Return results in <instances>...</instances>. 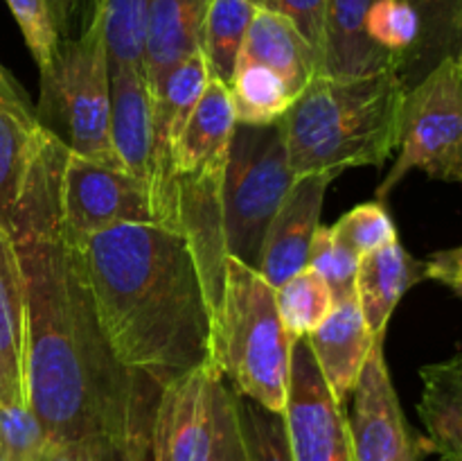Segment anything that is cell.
Returning <instances> with one entry per match:
<instances>
[{
	"label": "cell",
	"mask_w": 462,
	"mask_h": 461,
	"mask_svg": "<svg viewBox=\"0 0 462 461\" xmlns=\"http://www.w3.org/2000/svg\"><path fill=\"white\" fill-rule=\"evenodd\" d=\"M63 149L48 129L9 226L25 285L27 407L50 443L116 446L147 459L158 389L117 362L99 324L59 211Z\"/></svg>",
	"instance_id": "6da1fadb"
},
{
	"label": "cell",
	"mask_w": 462,
	"mask_h": 461,
	"mask_svg": "<svg viewBox=\"0 0 462 461\" xmlns=\"http://www.w3.org/2000/svg\"><path fill=\"white\" fill-rule=\"evenodd\" d=\"M72 242L108 346L125 369L161 391L210 360V307L176 226L120 224Z\"/></svg>",
	"instance_id": "7a4b0ae2"
},
{
	"label": "cell",
	"mask_w": 462,
	"mask_h": 461,
	"mask_svg": "<svg viewBox=\"0 0 462 461\" xmlns=\"http://www.w3.org/2000/svg\"><path fill=\"white\" fill-rule=\"evenodd\" d=\"M404 99L397 68L356 80L316 75L282 118L293 176L382 167L400 147Z\"/></svg>",
	"instance_id": "3957f363"
},
{
	"label": "cell",
	"mask_w": 462,
	"mask_h": 461,
	"mask_svg": "<svg viewBox=\"0 0 462 461\" xmlns=\"http://www.w3.org/2000/svg\"><path fill=\"white\" fill-rule=\"evenodd\" d=\"M275 287L246 262L228 258L224 296L210 324V362L235 393L282 414L291 351Z\"/></svg>",
	"instance_id": "277c9868"
},
{
	"label": "cell",
	"mask_w": 462,
	"mask_h": 461,
	"mask_svg": "<svg viewBox=\"0 0 462 461\" xmlns=\"http://www.w3.org/2000/svg\"><path fill=\"white\" fill-rule=\"evenodd\" d=\"M34 113L70 152L122 167L111 143L106 41L99 12L90 5L79 36L61 41L52 66L41 72V102Z\"/></svg>",
	"instance_id": "5b68a950"
},
{
	"label": "cell",
	"mask_w": 462,
	"mask_h": 461,
	"mask_svg": "<svg viewBox=\"0 0 462 461\" xmlns=\"http://www.w3.org/2000/svg\"><path fill=\"white\" fill-rule=\"evenodd\" d=\"M293 179L282 120L266 127H235L221 188L230 256L257 265L269 221Z\"/></svg>",
	"instance_id": "8992f818"
},
{
	"label": "cell",
	"mask_w": 462,
	"mask_h": 461,
	"mask_svg": "<svg viewBox=\"0 0 462 461\" xmlns=\"http://www.w3.org/2000/svg\"><path fill=\"white\" fill-rule=\"evenodd\" d=\"M415 170L447 183L462 181V54L445 57L406 90L397 158L377 185V202Z\"/></svg>",
	"instance_id": "52a82bcc"
},
{
	"label": "cell",
	"mask_w": 462,
	"mask_h": 461,
	"mask_svg": "<svg viewBox=\"0 0 462 461\" xmlns=\"http://www.w3.org/2000/svg\"><path fill=\"white\" fill-rule=\"evenodd\" d=\"M59 211L72 240L120 224L162 221L147 185L122 167L104 165L68 147L59 174Z\"/></svg>",
	"instance_id": "ba28073f"
},
{
	"label": "cell",
	"mask_w": 462,
	"mask_h": 461,
	"mask_svg": "<svg viewBox=\"0 0 462 461\" xmlns=\"http://www.w3.org/2000/svg\"><path fill=\"white\" fill-rule=\"evenodd\" d=\"M282 416L293 461H355L343 402L325 384L305 339L293 342Z\"/></svg>",
	"instance_id": "9c48e42d"
},
{
	"label": "cell",
	"mask_w": 462,
	"mask_h": 461,
	"mask_svg": "<svg viewBox=\"0 0 462 461\" xmlns=\"http://www.w3.org/2000/svg\"><path fill=\"white\" fill-rule=\"evenodd\" d=\"M221 373L210 360L158 391L149 455L152 461H208L215 441V391Z\"/></svg>",
	"instance_id": "30bf717a"
},
{
	"label": "cell",
	"mask_w": 462,
	"mask_h": 461,
	"mask_svg": "<svg viewBox=\"0 0 462 461\" xmlns=\"http://www.w3.org/2000/svg\"><path fill=\"white\" fill-rule=\"evenodd\" d=\"M224 172L226 167H210L192 174H176L171 199L174 226L183 235L197 265L203 294L210 307V324L224 296L226 267L230 258L221 202Z\"/></svg>",
	"instance_id": "8fae6325"
},
{
	"label": "cell",
	"mask_w": 462,
	"mask_h": 461,
	"mask_svg": "<svg viewBox=\"0 0 462 461\" xmlns=\"http://www.w3.org/2000/svg\"><path fill=\"white\" fill-rule=\"evenodd\" d=\"M355 414L347 419L355 461H400L413 429L402 414L383 357V339H374L355 389Z\"/></svg>",
	"instance_id": "7c38bea8"
},
{
	"label": "cell",
	"mask_w": 462,
	"mask_h": 461,
	"mask_svg": "<svg viewBox=\"0 0 462 461\" xmlns=\"http://www.w3.org/2000/svg\"><path fill=\"white\" fill-rule=\"evenodd\" d=\"M334 179L337 176L329 172L296 176L273 220L269 221L255 269L273 287H280L284 280L307 267L311 240L320 226L325 193Z\"/></svg>",
	"instance_id": "4fadbf2b"
},
{
	"label": "cell",
	"mask_w": 462,
	"mask_h": 461,
	"mask_svg": "<svg viewBox=\"0 0 462 461\" xmlns=\"http://www.w3.org/2000/svg\"><path fill=\"white\" fill-rule=\"evenodd\" d=\"M108 75H111L113 152L131 176L147 185L153 202H156L158 167L152 93H149L143 71L120 66L108 68ZM158 212H161V208H158Z\"/></svg>",
	"instance_id": "5bb4252c"
},
{
	"label": "cell",
	"mask_w": 462,
	"mask_h": 461,
	"mask_svg": "<svg viewBox=\"0 0 462 461\" xmlns=\"http://www.w3.org/2000/svg\"><path fill=\"white\" fill-rule=\"evenodd\" d=\"M374 339L365 325L355 292L334 301L328 319L305 337L329 391L346 405Z\"/></svg>",
	"instance_id": "9a60e30c"
},
{
	"label": "cell",
	"mask_w": 462,
	"mask_h": 461,
	"mask_svg": "<svg viewBox=\"0 0 462 461\" xmlns=\"http://www.w3.org/2000/svg\"><path fill=\"white\" fill-rule=\"evenodd\" d=\"M374 0H328L319 50V75L356 80L397 68L395 59L365 34V18Z\"/></svg>",
	"instance_id": "2e32d148"
},
{
	"label": "cell",
	"mask_w": 462,
	"mask_h": 461,
	"mask_svg": "<svg viewBox=\"0 0 462 461\" xmlns=\"http://www.w3.org/2000/svg\"><path fill=\"white\" fill-rule=\"evenodd\" d=\"M208 0H147L143 75L149 93H156L167 72L201 50Z\"/></svg>",
	"instance_id": "e0dca14e"
},
{
	"label": "cell",
	"mask_w": 462,
	"mask_h": 461,
	"mask_svg": "<svg viewBox=\"0 0 462 461\" xmlns=\"http://www.w3.org/2000/svg\"><path fill=\"white\" fill-rule=\"evenodd\" d=\"M239 61L260 63L273 71L287 84L293 98H298L319 75V57L298 27L280 12L257 5L239 50Z\"/></svg>",
	"instance_id": "ac0fdd59"
},
{
	"label": "cell",
	"mask_w": 462,
	"mask_h": 461,
	"mask_svg": "<svg viewBox=\"0 0 462 461\" xmlns=\"http://www.w3.org/2000/svg\"><path fill=\"white\" fill-rule=\"evenodd\" d=\"M45 129L25 93L0 89V226L9 230Z\"/></svg>",
	"instance_id": "d6986e66"
},
{
	"label": "cell",
	"mask_w": 462,
	"mask_h": 461,
	"mask_svg": "<svg viewBox=\"0 0 462 461\" xmlns=\"http://www.w3.org/2000/svg\"><path fill=\"white\" fill-rule=\"evenodd\" d=\"M420 280H424V260L411 256L400 240L359 258L355 296L373 337H386L397 303Z\"/></svg>",
	"instance_id": "ffe728a7"
},
{
	"label": "cell",
	"mask_w": 462,
	"mask_h": 461,
	"mask_svg": "<svg viewBox=\"0 0 462 461\" xmlns=\"http://www.w3.org/2000/svg\"><path fill=\"white\" fill-rule=\"evenodd\" d=\"M27 405L25 285L12 233L0 226V407Z\"/></svg>",
	"instance_id": "44dd1931"
},
{
	"label": "cell",
	"mask_w": 462,
	"mask_h": 461,
	"mask_svg": "<svg viewBox=\"0 0 462 461\" xmlns=\"http://www.w3.org/2000/svg\"><path fill=\"white\" fill-rule=\"evenodd\" d=\"M235 127L237 120H235L228 89L219 80L210 77V84L203 90L201 99L171 149V176L226 167Z\"/></svg>",
	"instance_id": "7402d4cb"
},
{
	"label": "cell",
	"mask_w": 462,
	"mask_h": 461,
	"mask_svg": "<svg viewBox=\"0 0 462 461\" xmlns=\"http://www.w3.org/2000/svg\"><path fill=\"white\" fill-rule=\"evenodd\" d=\"M422 398L420 419L427 428L422 447L438 452L445 461H462V355L420 369Z\"/></svg>",
	"instance_id": "603a6c76"
},
{
	"label": "cell",
	"mask_w": 462,
	"mask_h": 461,
	"mask_svg": "<svg viewBox=\"0 0 462 461\" xmlns=\"http://www.w3.org/2000/svg\"><path fill=\"white\" fill-rule=\"evenodd\" d=\"M406 3L420 18L418 43L400 68V77L409 90L442 59L460 54L462 0H406Z\"/></svg>",
	"instance_id": "cb8c5ba5"
},
{
	"label": "cell",
	"mask_w": 462,
	"mask_h": 461,
	"mask_svg": "<svg viewBox=\"0 0 462 461\" xmlns=\"http://www.w3.org/2000/svg\"><path fill=\"white\" fill-rule=\"evenodd\" d=\"M226 89L233 102L235 120L248 127L275 125L287 116L296 99L287 84L260 63L239 61Z\"/></svg>",
	"instance_id": "d4e9b609"
},
{
	"label": "cell",
	"mask_w": 462,
	"mask_h": 461,
	"mask_svg": "<svg viewBox=\"0 0 462 461\" xmlns=\"http://www.w3.org/2000/svg\"><path fill=\"white\" fill-rule=\"evenodd\" d=\"M255 14L253 0H208L203 16L201 52L210 75L228 86L237 66L239 50Z\"/></svg>",
	"instance_id": "484cf974"
},
{
	"label": "cell",
	"mask_w": 462,
	"mask_h": 461,
	"mask_svg": "<svg viewBox=\"0 0 462 461\" xmlns=\"http://www.w3.org/2000/svg\"><path fill=\"white\" fill-rule=\"evenodd\" d=\"M275 306L287 333L293 339H305L328 319L334 307V294L311 267H305L275 287Z\"/></svg>",
	"instance_id": "4316f807"
},
{
	"label": "cell",
	"mask_w": 462,
	"mask_h": 461,
	"mask_svg": "<svg viewBox=\"0 0 462 461\" xmlns=\"http://www.w3.org/2000/svg\"><path fill=\"white\" fill-rule=\"evenodd\" d=\"M235 405L246 461H293L287 423L280 411L266 409L239 393H235Z\"/></svg>",
	"instance_id": "83f0119b"
},
{
	"label": "cell",
	"mask_w": 462,
	"mask_h": 461,
	"mask_svg": "<svg viewBox=\"0 0 462 461\" xmlns=\"http://www.w3.org/2000/svg\"><path fill=\"white\" fill-rule=\"evenodd\" d=\"M365 34L379 50L395 59L400 72L418 43L420 18L406 0H374L365 18Z\"/></svg>",
	"instance_id": "f1b7e54d"
},
{
	"label": "cell",
	"mask_w": 462,
	"mask_h": 461,
	"mask_svg": "<svg viewBox=\"0 0 462 461\" xmlns=\"http://www.w3.org/2000/svg\"><path fill=\"white\" fill-rule=\"evenodd\" d=\"M329 229L359 258L397 240V226L383 202L359 203Z\"/></svg>",
	"instance_id": "f546056e"
},
{
	"label": "cell",
	"mask_w": 462,
	"mask_h": 461,
	"mask_svg": "<svg viewBox=\"0 0 462 461\" xmlns=\"http://www.w3.org/2000/svg\"><path fill=\"white\" fill-rule=\"evenodd\" d=\"M307 267L316 271L334 294V301L355 292V276L359 267V256L347 249L329 226H319L310 247Z\"/></svg>",
	"instance_id": "4dcf8cb0"
},
{
	"label": "cell",
	"mask_w": 462,
	"mask_h": 461,
	"mask_svg": "<svg viewBox=\"0 0 462 461\" xmlns=\"http://www.w3.org/2000/svg\"><path fill=\"white\" fill-rule=\"evenodd\" d=\"M5 3L21 27V34L39 66V72H45L52 66L54 54L61 43V32L48 0H5Z\"/></svg>",
	"instance_id": "1f68e13d"
},
{
	"label": "cell",
	"mask_w": 462,
	"mask_h": 461,
	"mask_svg": "<svg viewBox=\"0 0 462 461\" xmlns=\"http://www.w3.org/2000/svg\"><path fill=\"white\" fill-rule=\"evenodd\" d=\"M48 443L43 425L30 407H0V456L5 461H39Z\"/></svg>",
	"instance_id": "d6a6232c"
},
{
	"label": "cell",
	"mask_w": 462,
	"mask_h": 461,
	"mask_svg": "<svg viewBox=\"0 0 462 461\" xmlns=\"http://www.w3.org/2000/svg\"><path fill=\"white\" fill-rule=\"evenodd\" d=\"M257 7H269L287 16L298 27L307 43L314 48L316 57L320 50V36H323V16L328 0H253Z\"/></svg>",
	"instance_id": "836d02e7"
},
{
	"label": "cell",
	"mask_w": 462,
	"mask_h": 461,
	"mask_svg": "<svg viewBox=\"0 0 462 461\" xmlns=\"http://www.w3.org/2000/svg\"><path fill=\"white\" fill-rule=\"evenodd\" d=\"M424 280H436V283L449 287L456 296L462 294V249L451 247L442 251L431 253L424 260Z\"/></svg>",
	"instance_id": "e575fe53"
},
{
	"label": "cell",
	"mask_w": 462,
	"mask_h": 461,
	"mask_svg": "<svg viewBox=\"0 0 462 461\" xmlns=\"http://www.w3.org/2000/svg\"><path fill=\"white\" fill-rule=\"evenodd\" d=\"M39 461H90V443H48Z\"/></svg>",
	"instance_id": "d590c367"
},
{
	"label": "cell",
	"mask_w": 462,
	"mask_h": 461,
	"mask_svg": "<svg viewBox=\"0 0 462 461\" xmlns=\"http://www.w3.org/2000/svg\"><path fill=\"white\" fill-rule=\"evenodd\" d=\"M50 9H52V16L57 21L59 32L68 30L70 27L72 16L77 14V9L84 5V0H48Z\"/></svg>",
	"instance_id": "8d00e7d4"
},
{
	"label": "cell",
	"mask_w": 462,
	"mask_h": 461,
	"mask_svg": "<svg viewBox=\"0 0 462 461\" xmlns=\"http://www.w3.org/2000/svg\"><path fill=\"white\" fill-rule=\"evenodd\" d=\"M90 461H147L135 452L116 446H90Z\"/></svg>",
	"instance_id": "74e56055"
},
{
	"label": "cell",
	"mask_w": 462,
	"mask_h": 461,
	"mask_svg": "<svg viewBox=\"0 0 462 461\" xmlns=\"http://www.w3.org/2000/svg\"><path fill=\"white\" fill-rule=\"evenodd\" d=\"M420 452H422V441L415 434H411L409 443H406L404 452H402L400 461H420Z\"/></svg>",
	"instance_id": "f35d334b"
},
{
	"label": "cell",
	"mask_w": 462,
	"mask_h": 461,
	"mask_svg": "<svg viewBox=\"0 0 462 461\" xmlns=\"http://www.w3.org/2000/svg\"><path fill=\"white\" fill-rule=\"evenodd\" d=\"M0 89L9 90V93H23L16 81H14V77L3 68V63H0Z\"/></svg>",
	"instance_id": "ab89813d"
}]
</instances>
